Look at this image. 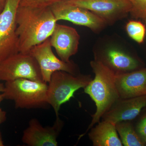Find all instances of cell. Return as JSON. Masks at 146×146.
Instances as JSON below:
<instances>
[{
  "mask_svg": "<svg viewBox=\"0 0 146 146\" xmlns=\"http://www.w3.org/2000/svg\"><path fill=\"white\" fill-rule=\"evenodd\" d=\"M16 23L19 52L29 53L33 47L50 37L57 21L50 7L19 5Z\"/></svg>",
  "mask_w": 146,
  "mask_h": 146,
  "instance_id": "cell-1",
  "label": "cell"
},
{
  "mask_svg": "<svg viewBox=\"0 0 146 146\" xmlns=\"http://www.w3.org/2000/svg\"><path fill=\"white\" fill-rule=\"evenodd\" d=\"M90 65L95 78L84 88V92L89 95L96 104V110L92 115V120L84 136L97 123L112 105L120 98L115 84L116 74L101 61L95 60Z\"/></svg>",
  "mask_w": 146,
  "mask_h": 146,
  "instance_id": "cell-2",
  "label": "cell"
},
{
  "mask_svg": "<svg viewBox=\"0 0 146 146\" xmlns=\"http://www.w3.org/2000/svg\"><path fill=\"white\" fill-rule=\"evenodd\" d=\"M48 90L45 82L21 78L6 82L2 94L4 99L14 101L16 108H45L49 106Z\"/></svg>",
  "mask_w": 146,
  "mask_h": 146,
  "instance_id": "cell-3",
  "label": "cell"
},
{
  "mask_svg": "<svg viewBox=\"0 0 146 146\" xmlns=\"http://www.w3.org/2000/svg\"><path fill=\"white\" fill-rule=\"evenodd\" d=\"M92 80L91 76L73 75L64 71L53 73L48 82L47 101L53 108L56 117H58L61 106L69 101L76 91L86 87Z\"/></svg>",
  "mask_w": 146,
  "mask_h": 146,
  "instance_id": "cell-4",
  "label": "cell"
},
{
  "mask_svg": "<svg viewBox=\"0 0 146 146\" xmlns=\"http://www.w3.org/2000/svg\"><path fill=\"white\" fill-rule=\"evenodd\" d=\"M21 0H5L0 13V63L19 51L16 13Z\"/></svg>",
  "mask_w": 146,
  "mask_h": 146,
  "instance_id": "cell-5",
  "label": "cell"
},
{
  "mask_svg": "<svg viewBox=\"0 0 146 146\" xmlns=\"http://www.w3.org/2000/svg\"><path fill=\"white\" fill-rule=\"evenodd\" d=\"M27 79L44 81L37 61L30 53L19 52L0 63V80Z\"/></svg>",
  "mask_w": 146,
  "mask_h": 146,
  "instance_id": "cell-6",
  "label": "cell"
},
{
  "mask_svg": "<svg viewBox=\"0 0 146 146\" xmlns=\"http://www.w3.org/2000/svg\"><path fill=\"white\" fill-rule=\"evenodd\" d=\"M57 21H65L89 28L98 32L103 29L106 22L96 14L85 9L71 4L67 1L55 3L50 6Z\"/></svg>",
  "mask_w": 146,
  "mask_h": 146,
  "instance_id": "cell-7",
  "label": "cell"
},
{
  "mask_svg": "<svg viewBox=\"0 0 146 146\" xmlns=\"http://www.w3.org/2000/svg\"><path fill=\"white\" fill-rule=\"evenodd\" d=\"M50 37L33 47L30 52L40 68L43 81L48 83L53 73L62 71L73 75H78L77 65L70 61L65 62L56 57L52 49Z\"/></svg>",
  "mask_w": 146,
  "mask_h": 146,
  "instance_id": "cell-8",
  "label": "cell"
},
{
  "mask_svg": "<svg viewBox=\"0 0 146 146\" xmlns=\"http://www.w3.org/2000/svg\"><path fill=\"white\" fill-rule=\"evenodd\" d=\"M71 4L90 11L110 24L130 13L132 5L129 0H65Z\"/></svg>",
  "mask_w": 146,
  "mask_h": 146,
  "instance_id": "cell-9",
  "label": "cell"
},
{
  "mask_svg": "<svg viewBox=\"0 0 146 146\" xmlns=\"http://www.w3.org/2000/svg\"><path fill=\"white\" fill-rule=\"evenodd\" d=\"M58 117L52 126L44 127L36 119H32L24 131L22 142L29 146H57V138L63 127Z\"/></svg>",
  "mask_w": 146,
  "mask_h": 146,
  "instance_id": "cell-10",
  "label": "cell"
},
{
  "mask_svg": "<svg viewBox=\"0 0 146 146\" xmlns=\"http://www.w3.org/2000/svg\"><path fill=\"white\" fill-rule=\"evenodd\" d=\"M80 39L76 29L58 24L50 37L52 46L60 59L65 62L70 61V58L78 52Z\"/></svg>",
  "mask_w": 146,
  "mask_h": 146,
  "instance_id": "cell-11",
  "label": "cell"
},
{
  "mask_svg": "<svg viewBox=\"0 0 146 146\" xmlns=\"http://www.w3.org/2000/svg\"><path fill=\"white\" fill-rule=\"evenodd\" d=\"M146 107V95L127 99L119 98L102 117V121L116 124L135 119Z\"/></svg>",
  "mask_w": 146,
  "mask_h": 146,
  "instance_id": "cell-12",
  "label": "cell"
},
{
  "mask_svg": "<svg viewBox=\"0 0 146 146\" xmlns=\"http://www.w3.org/2000/svg\"><path fill=\"white\" fill-rule=\"evenodd\" d=\"M115 84L120 98L146 95V68L115 75Z\"/></svg>",
  "mask_w": 146,
  "mask_h": 146,
  "instance_id": "cell-13",
  "label": "cell"
},
{
  "mask_svg": "<svg viewBox=\"0 0 146 146\" xmlns=\"http://www.w3.org/2000/svg\"><path fill=\"white\" fill-rule=\"evenodd\" d=\"M96 60L101 61L115 74L131 72L137 69L139 65L138 61L135 58L115 48L107 49L102 58Z\"/></svg>",
  "mask_w": 146,
  "mask_h": 146,
  "instance_id": "cell-14",
  "label": "cell"
},
{
  "mask_svg": "<svg viewBox=\"0 0 146 146\" xmlns=\"http://www.w3.org/2000/svg\"><path fill=\"white\" fill-rule=\"evenodd\" d=\"M89 138L94 146H122L116 128L111 122L102 121L95 127L91 128Z\"/></svg>",
  "mask_w": 146,
  "mask_h": 146,
  "instance_id": "cell-15",
  "label": "cell"
},
{
  "mask_svg": "<svg viewBox=\"0 0 146 146\" xmlns=\"http://www.w3.org/2000/svg\"><path fill=\"white\" fill-rule=\"evenodd\" d=\"M128 121H123L116 124L117 132L125 146H143L145 143L138 136L132 125Z\"/></svg>",
  "mask_w": 146,
  "mask_h": 146,
  "instance_id": "cell-16",
  "label": "cell"
},
{
  "mask_svg": "<svg viewBox=\"0 0 146 146\" xmlns=\"http://www.w3.org/2000/svg\"><path fill=\"white\" fill-rule=\"evenodd\" d=\"M127 34L131 38L139 44L144 42L146 34L145 27L140 21H131L125 27Z\"/></svg>",
  "mask_w": 146,
  "mask_h": 146,
  "instance_id": "cell-17",
  "label": "cell"
},
{
  "mask_svg": "<svg viewBox=\"0 0 146 146\" xmlns=\"http://www.w3.org/2000/svg\"><path fill=\"white\" fill-rule=\"evenodd\" d=\"M132 5L130 13L134 18H143L146 13V0H129Z\"/></svg>",
  "mask_w": 146,
  "mask_h": 146,
  "instance_id": "cell-18",
  "label": "cell"
},
{
  "mask_svg": "<svg viewBox=\"0 0 146 146\" xmlns=\"http://www.w3.org/2000/svg\"><path fill=\"white\" fill-rule=\"evenodd\" d=\"M65 0H21L19 5L33 7H48L55 3Z\"/></svg>",
  "mask_w": 146,
  "mask_h": 146,
  "instance_id": "cell-19",
  "label": "cell"
},
{
  "mask_svg": "<svg viewBox=\"0 0 146 146\" xmlns=\"http://www.w3.org/2000/svg\"><path fill=\"white\" fill-rule=\"evenodd\" d=\"M137 133L144 143H146V116L138 124Z\"/></svg>",
  "mask_w": 146,
  "mask_h": 146,
  "instance_id": "cell-20",
  "label": "cell"
},
{
  "mask_svg": "<svg viewBox=\"0 0 146 146\" xmlns=\"http://www.w3.org/2000/svg\"><path fill=\"white\" fill-rule=\"evenodd\" d=\"M6 119V112L0 108V125Z\"/></svg>",
  "mask_w": 146,
  "mask_h": 146,
  "instance_id": "cell-21",
  "label": "cell"
},
{
  "mask_svg": "<svg viewBox=\"0 0 146 146\" xmlns=\"http://www.w3.org/2000/svg\"><path fill=\"white\" fill-rule=\"evenodd\" d=\"M5 0H0V7L2 9L3 8L5 4Z\"/></svg>",
  "mask_w": 146,
  "mask_h": 146,
  "instance_id": "cell-22",
  "label": "cell"
},
{
  "mask_svg": "<svg viewBox=\"0 0 146 146\" xmlns=\"http://www.w3.org/2000/svg\"><path fill=\"white\" fill-rule=\"evenodd\" d=\"M5 85L3 84H0V93H3L4 91Z\"/></svg>",
  "mask_w": 146,
  "mask_h": 146,
  "instance_id": "cell-23",
  "label": "cell"
},
{
  "mask_svg": "<svg viewBox=\"0 0 146 146\" xmlns=\"http://www.w3.org/2000/svg\"><path fill=\"white\" fill-rule=\"evenodd\" d=\"M4 144L3 142L2 137L1 133H0V146H3Z\"/></svg>",
  "mask_w": 146,
  "mask_h": 146,
  "instance_id": "cell-24",
  "label": "cell"
},
{
  "mask_svg": "<svg viewBox=\"0 0 146 146\" xmlns=\"http://www.w3.org/2000/svg\"><path fill=\"white\" fill-rule=\"evenodd\" d=\"M4 99V98L3 94H0V104Z\"/></svg>",
  "mask_w": 146,
  "mask_h": 146,
  "instance_id": "cell-25",
  "label": "cell"
},
{
  "mask_svg": "<svg viewBox=\"0 0 146 146\" xmlns=\"http://www.w3.org/2000/svg\"><path fill=\"white\" fill-rule=\"evenodd\" d=\"M142 19L143 20L144 22H145V23H146V13H145V14L144 15L143 17V18H142Z\"/></svg>",
  "mask_w": 146,
  "mask_h": 146,
  "instance_id": "cell-26",
  "label": "cell"
},
{
  "mask_svg": "<svg viewBox=\"0 0 146 146\" xmlns=\"http://www.w3.org/2000/svg\"><path fill=\"white\" fill-rule=\"evenodd\" d=\"M2 9H1V7H0V13H1V11H2Z\"/></svg>",
  "mask_w": 146,
  "mask_h": 146,
  "instance_id": "cell-27",
  "label": "cell"
}]
</instances>
